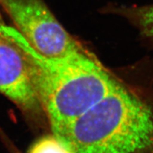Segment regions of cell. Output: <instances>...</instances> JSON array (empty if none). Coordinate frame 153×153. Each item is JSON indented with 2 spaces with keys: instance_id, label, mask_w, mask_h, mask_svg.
I'll list each match as a JSON object with an SVG mask.
<instances>
[{
  "instance_id": "5b68a950",
  "label": "cell",
  "mask_w": 153,
  "mask_h": 153,
  "mask_svg": "<svg viewBox=\"0 0 153 153\" xmlns=\"http://www.w3.org/2000/svg\"><path fill=\"white\" fill-rule=\"evenodd\" d=\"M104 14H111L128 20L140 34L153 44V4L126 6L108 4L101 9Z\"/></svg>"
},
{
  "instance_id": "7a4b0ae2",
  "label": "cell",
  "mask_w": 153,
  "mask_h": 153,
  "mask_svg": "<svg viewBox=\"0 0 153 153\" xmlns=\"http://www.w3.org/2000/svg\"><path fill=\"white\" fill-rule=\"evenodd\" d=\"M74 153H137L153 143V113L120 84L73 120L60 138Z\"/></svg>"
},
{
  "instance_id": "6da1fadb",
  "label": "cell",
  "mask_w": 153,
  "mask_h": 153,
  "mask_svg": "<svg viewBox=\"0 0 153 153\" xmlns=\"http://www.w3.org/2000/svg\"><path fill=\"white\" fill-rule=\"evenodd\" d=\"M4 29V35L24 53L41 108L57 139L73 120L119 84L90 55L45 57L34 51L16 30Z\"/></svg>"
},
{
  "instance_id": "277c9868",
  "label": "cell",
  "mask_w": 153,
  "mask_h": 153,
  "mask_svg": "<svg viewBox=\"0 0 153 153\" xmlns=\"http://www.w3.org/2000/svg\"><path fill=\"white\" fill-rule=\"evenodd\" d=\"M0 94L26 114L42 109L24 53L12 40L0 33Z\"/></svg>"
},
{
  "instance_id": "3957f363",
  "label": "cell",
  "mask_w": 153,
  "mask_h": 153,
  "mask_svg": "<svg viewBox=\"0 0 153 153\" xmlns=\"http://www.w3.org/2000/svg\"><path fill=\"white\" fill-rule=\"evenodd\" d=\"M16 30L34 51L51 58L89 55L58 22L44 0H0Z\"/></svg>"
},
{
  "instance_id": "8992f818",
  "label": "cell",
  "mask_w": 153,
  "mask_h": 153,
  "mask_svg": "<svg viewBox=\"0 0 153 153\" xmlns=\"http://www.w3.org/2000/svg\"><path fill=\"white\" fill-rule=\"evenodd\" d=\"M28 153H74L54 135L38 140Z\"/></svg>"
},
{
  "instance_id": "ba28073f",
  "label": "cell",
  "mask_w": 153,
  "mask_h": 153,
  "mask_svg": "<svg viewBox=\"0 0 153 153\" xmlns=\"http://www.w3.org/2000/svg\"><path fill=\"white\" fill-rule=\"evenodd\" d=\"M12 153H20V152H12Z\"/></svg>"
},
{
  "instance_id": "52a82bcc",
  "label": "cell",
  "mask_w": 153,
  "mask_h": 153,
  "mask_svg": "<svg viewBox=\"0 0 153 153\" xmlns=\"http://www.w3.org/2000/svg\"><path fill=\"white\" fill-rule=\"evenodd\" d=\"M4 20H3V18H2V15L1 14V11H0V24H4Z\"/></svg>"
}]
</instances>
